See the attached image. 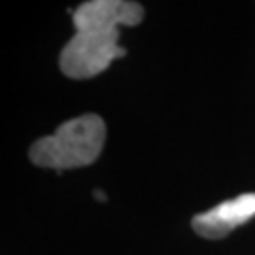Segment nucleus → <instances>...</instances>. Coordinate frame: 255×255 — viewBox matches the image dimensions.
Listing matches in <instances>:
<instances>
[{
	"label": "nucleus",
	"mask_w": 255,
	"mask_h": 255,
	"mask_svg": "<svg viewBox=\"0 0 255 255\" xmlns=\"http://www.w3.org/2000/svg\"><path fill=\"white\" fill-rule=\"evenodd\" d=\"M106 140V125L97 114H83L63 123L51 136L36 140L28 157L36 166L66 170L80 168L99 159Z\"/></svg>",
	"instance_id": "obj_1"
},
{
	"label": "nucleus",
	"mask_w": 255,
	"mask_h": 255,
	"mask_svg": "<svg viewBox=\"0 0 255 255\" xmlns=\"http://www.w3.org/2000/svg\"><path fill=\"white\" fill-rule=\"evenodd\" d=\"M127 51L119 46V28L76 30L61 51V70L72 80H89L102 74Z\"/></svg>",
	"instance_id": "obj_2"
},
{
	"label": "nucleus",
	"mask_w": 255,
	"mask_h": 255,
	"mask_svg": "<svg viewBox=\"0 0 255 255\" xmlns=\"http://www.w3.org/2000/svg\"><path fill=\"white\" fill-rule=\"evenodd\" d=\"M255 216V193H242L235 199L219 202L208 212L197 214L191 225L202 238L219 240Z\"/></svg>",
	"instance_id": "obj_3"
},
{
	"label": "nucleus",
	"mask_w": 255,
	"mask_h": 255,
	"mask_svg": "<svg viewBox=\"0 0 255 255\" xmlns=\"http://www.w3.org/2000/svg\"><path fill=\"white\" fill-rule=\"evenodd\" d=\"M76 30L136 27L144 19V8L128 0H89L72 11Z\"/></svg>",
	"instance_id": "obj_4"
},
{
	"label": "nucleus",
	"mask_w": 255,
	"mask_h": 255,
	"mask_svg": "<svg viewBox=\"0 0 255 255\" xmlns=\"http://www.w3.org/2000/svg\"><path fill=\"white\" fill-rule=\"evenodd\" d=\"M93 197H95V199H97V201H106V195H104V193L101 191V189H97V191L93 193Z\"/></svg>",
	"instance_id": "obj_5"
}]
</instances>
